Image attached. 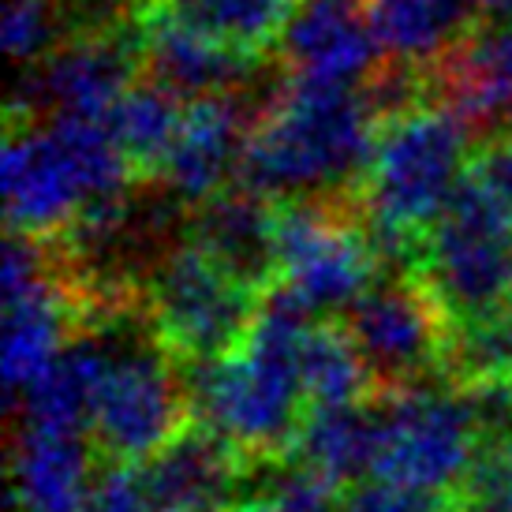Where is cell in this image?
<instances>
[{
	"label": "cell",
	"instance_id": "29",
	"mask_svg": "<svg viewBox=\"0 0 512 512\" xmlns=\"http://www.w3.org/2000/svg\"><path fill=\"white\" fill-rule=\"evenodd\" d=\"M468 176L483 187L486 195H490V202L512 221V135L486 139L475 150V157H471Z\"/></svg>",
	"mask_w": 512,
	"mask_h": 512
},
{
	"label": "cell",
	"instance_id": "16",
	"mask_svg": "<svg viewBox=\"0 0 512 512\" xmlns=\"http://www.w3.org/2000/svg\"><path fill=\"white\" fill-rule=\"evenodd\" d=\"M131 19L139 23L143 72L150 75V83L165 86L169 94H176L187 105L202 98L236 94L258 68V60L243 57L228 45L210 42L195 30L165 19V15L131 12Z\"/></svg>",
	"mask_w": 512,
	"mask_h": 512
},
{
	"label": "cell",
	"instance_id": "21",
	"mask_svg": "<svg viewBox=\"0 0 512 512\" xmlns=\"http://www.w3.org/2000/svg\"><path fill=\"white\" fill-rule=\"evenodd\" d=\"M370 23L393 64L430 68L471 30L483 0H367Z\"/></svg>",
	"mask_w": 512,
	"mask_h": 512
},
{
	"label": "cell",
	"instance_id": "7",
	"mask_svg": "<svg viewBox=\"0 0 512 512\" xmlns=\"http://www.w3.org/2000/svg\"><path fill=\"white\" fill-rule=\"evenodd\" d=\"M412 273L449 322L512 303V221L471 176L423 236Z\"/></svg>",
	"mask_w": 512,
	"mask_h": 512
},
{
	"label": "cell",
	"instance_id": "18",
	"mask_svg": "<svg viewBox=\"0 0 512 512\" xmlns=\"http://www.w3.org/2000/svg\"><path fill=\"white\" fill-rule=\"evenodd\" d=\"M94 445L83 434L23 427L12 445V501L19 512H90Z\"/></svg>",
	"mask_w": 512,
	"mask_h": 512
},
{
	"label": "cell",
	"instance_id": "28",
	"mask_svg": "<svg viewBox=\"0 0 512 512\" xmlns=\"http://www.w3.org/2000/svg\"><path fill=\"white\" fill-rule=\"evenodd\" d=\"M341 505L344 512H456V501L445 494H419V490H404L378 479L348 490Z\"/></svg>",
	"mask_w": 512,
	"mask_h": 512
},
{
	"label": "cell",
	"instance_id": "26",
	"mask_svg": "<svg viewBox=\"0 0 512 512\" xmlns=\"http://www.w3.org/2000/svg\"><path fill=\"white\" fill-rule=\"evenodd\" d=\"M72 34H64V15L53 0H8L4 8V49L19 64H42Z\"/></svg>",
	"mask_w": 512,
	"mask_h": 512
},
{
	"label": "cell",
	"instance_id": "12",
	"mask_svg": "<svg viewBox=\"0 0 512 512\" xmlns=\"http://www.w3.org/2000/svg\"><path fill=\"white\" fill-rule=\"evenodd\" d=\"M382 42L370 23L367 0H299L296 15L281 38V60L288 79L326 86H359L374 79Z\"/></svg>",
	"mask_w": 512,
	"mask_h": 512
},
{
	"label": "cell",
	"instance_id": "9",
	"mask_svg": "<svg viewBox=\"0 0 512 512\" xmlns=\"http://www.w3.org/2000/svg\"><path fill=\"white\" fill-rule=\"evenodd\" d=\"M143 75V38L139 23H101L75 27L42 64H34L19 86L8 116L12 120H49V116H83L105 120L120 98Z\"/></svg>",
	"mask_w": 512,
	"mask_h": 512
},
{
	"label": "cell",
	"instance_id": "19",
	"mask_svg": "<svg viewBox=\"0 0 512 512\" xmlns=\"http://www.w3.org/2000/svg\"><path fill=\"white\" fill-rule=\"evenodd\" d=\"M296 8L299 0H135V12L165 15L251 60L281 49Z\"/></svg>",
	"mask_w": 512,
	"mask_h": 512
},
{
	"label": "cell",
	"instance_id": "23",
	"mask_svg": "<svg viewBox=\"0 0 512 512\" xmlns=\"http://www.w3.org/2000/svg\"><path fill=\"white\" fill-rule=\"evenodd\" d=\"M184 109L187 105H180V98L169 94L165 86L135 83L113 113L105 116V128L124 150L139 180H161V169L184 124Z\"/></svg>",
	"mask_w": 512,
	"mask_h": 512
},
{
	"label": "cell",
	"instance_id": "25",
	"mask_svg": "<svg viewBox=\"0 0 512 512\" xmlns=\"http://www.w3.org/2000/svg\"><path fill=\"white\" fill-rule=\"evenodd\" d=\"M441 382L468 397L512 389V303L453 322Z\"/></svg>",
	"mask_w": 512,
	"mask_h": 512
},
{
	"label": "cell",
	"instance_id": "24",
	"mask_svg": "<svg viewBox=\"0 0 512 512\" xmlns=\"http://www.w3.org/2000/svg\"><path fill=\"white\" fill-rule=\"evenodd\" d=\"M299 374L303 393L314 408H356L378 397V385L370 378L367 363L359 356L356 341L337 322H314L303 337L299 352Z\"/></svg>",
	"mask_w": 512,
	"mask_h": 512
},
{
	"label": "cell",
	"instance_id": "15",
	"mask_svg": "<svg viewBox=\"0 0 512 512\" xmlns=\"http://www.w3.org/2000/svg\"><path fill=\"white\" fill-rule=\"evenodd\" d=\"M247 131L251 124H243L240 94L191 101L169 161L161 169V180L176 199L191 206L225 195L228 187H236L232 176H240Z\"/></svg>",
	"mask_w": 512,
	"mask_h": 512
},
{
	"label": "cell",
	"instance_id": "6",
	"mask_svg": "<svg viewBox=\"0 0 512 512\" xmlns=\"http://www.w3.org/2000/svg\"><path fill=\"white\" fill-rule=\"evenodd\" d=\"M356 195L277 202V285L311 314L348 311L382 273Z\"/></svg>",
	"mask_w": 512,
	"mask_h": 512
},
{
	"label": "cell",
	"instance_id": "10",
	"mask_svg": "<svg viewBox=\"0 0 512 512\" xmlns=\"http://www.w3.org/2000/svg\"><path fill=\"white\" fill-rule=\"evenodd\" d=\"M341 326L356 341L378 397L441 378L453 322L412 270L378 277L341 314Z\"/></svg>",
	"mask_w": 512,
	"mask_h": 512
},
{
	"label": "cell",
	"instance_id": "2",
	"mask_svg": "<svg viewBox=\"0 0 512 512\" xmlns=\"http://www.w3.org/2000/svg\"><path fill=\"white\" fill-rule=\"evenodd\" d=\"M378 124L367 90L288 79L247 131L240 184L273 202L356 195Z\"/></svg>",
	"mask_w": 512,
	"mask_h": 512
},
{
	"label": "cell",
	"instance_id": "11",
	"mask_svg": "<svg viewBox=\"0 0 512 512\" xmlns=\"http://www.w3.org/2000/svg\"><path fill=\"white\" fill-rule=\"evenodd\" d=\"M4 206L12 236L64 240L101 210L83 169L49 120H12L4 131Z\"/></svg>",
	"mask_w": 512,
	"mask_h": 512
},
{
	"label": "cell",
	"instance_id": "5",
	"mask_svg": "<svg viewBox=\"0 0 512 512\" xmlns=\"http://www.w3.org/2000/svg\"><path fill=\"white\" fill-rule=\"evenodd\" d=\"M378 453L374 479L419 494H445L468 483L483 453V427L468 393L453 385H412L374 397Z\"/></svg>",
	"mask_w": 512,
	"mask_h": 512
},
{
	"label": "cell",
	"instance_id": "14",
	"mask_svg": "<svg viewBox=\"0 0 512 512\" xmlns=\"http://www.w3.org/2000/svg\"><path fill=\"white\" fill-rule=\"evenodd\" d=\"M247 468L251 464L225 438L195 423L139 475L157 512H232Z\"/></svg>",
	"mask_w": 512,
	"mask_h": 512
},
{
	"label": "cell",
	"instance_id": "3",
	"mask_svg": "<svg viewBox=\"0 0 512 512\" xmlns=\"http://www.w3.org/2000/svg\"><path fill=\"white\" fill-rule=\"evenodd\" d=\"M471 135L468 120L438 98L415 101L378 124L356 202L374 251L393 270H412L423 236L468 180Z\"/></svg>",
	"mask_w": 512,
	"mask_h": 512
},
{
	"label": "cell",
	"instance_id": "4",
	"mask_svg": "<svg viewBox=\"0 0 512 512\" xmlns=\"http://www.w3.org/2000/svg\"><path fill=\"white\" fill-rule=\"evenodd\" d=\"M262 296L187 240L154 262L143 318L172 359L206 367L240 348Z\"/></svg>",
	"mask_w": 512,
	"mask_h": 512
},
{
	"label": "cell",
	"instance_id": "32",
	"mask_svg": "<svg viewBox=\"0 0 512 512\" xmlns=\"http://www.w3.org/2000/svg\"><path fill=\"white\" fill-rule=\"evenodd\" d=\"M483 8H490V12L501 15L505 23H512V0H483Z\"/></svg>",
	"mask_w": 512,
	"mask_h": 512
},
{
	"label": "cell",
	"instance_id": "8",
	"mask_svg": "<svg viewBox=\"0 0 512 512\" xmlns=\"http://www.w3.org/2000/svg\"><path fill=\"white\" fill-rule=\"evenodd\" d=\"M195 427L191 385L180 382V359L161 341H135L113 352L90 419V445L105 468H143Z\"/></svg>",
	"mask_w": 512,
	"mask_h": 512
},
{
	"label": "cell",
	"instance_id": "13",
	"mask_svg": "<svg viewBox=\"0 0 512 512\" xmlns=\"http://www.w3.org/2000/svg\"><path fill=\"white\" fill-rule=\"evenodd\" d=\"M430 98L453 105L471 131L512 135V23L471 27L427 68Z\"/></svg>",
	"mask_w": 512,
	"mask_h": 512
},
{
	"label": "cell",
	"instance_id": "30",
	"mask_svg": "<svg viewBox=\"0 0 512 512\" xmlns=\"http://www.w3.org/2000/svg\"><path fill=\"white\" fill-rule=\"evenodd\" d=\"M90 512H157L135 468H105L94 486Z\"/></svg>",
	"mask_w": 512,
	"mask_h": 512
},
{
	"label": "cell",
	"instance_id": "22",
	"mask_svg": "<svg viewBox=\"0 0 512 512\" xmlns=\"http://www.w3.org/2000/svg\"><path fill=\"white\" fill-rule=\"evenodd\" d=\"M109 359H113V352L98 341V333H83L57 359V367L19 397L30 427L68 430V434L90 430L98 393L105 385V374H109Z\"/></svg>",
	"mask_w": 512,
	"mask_h": 512
},
{
	"label": "cell",
	"instance_id": "17",
	"mask_svg": "<svg viewBox=\"0 0 512 512\" xmlns=\"http://www.w3.org/2000/svg\"><path fill=\"white\" fill-rule=\"evenodd\" d=\"M191 243L255 292L277 285V202L251 187L236 184L195 206Z\"/></svg>",
	"mask_w": 512,
	"mask_h": 512
},
{
	"label": "cell",
	"instance_id": "1",
	"mask_svg": "<svg viewBox=\"0 0 512 512\" xmlns=\"http://www.w3.org/2000/svg\"><path fill=\"white\" fill-rule=\"evenodd\" d=\"M311 326V311L281 288H270L240 348L217 363L191 367L199 427L225 438L251 468L285 464L296 453L299 430L311 415L299 374V352Z\"/></svg>",
	"mask_w": 512,
	"mask_h": 512
},
{
	"label": "cell",
	"instance_id": "27",
	"mask_svg": "<svg viewBox=\"0 0 512 512\" xmlns=\"http://www.w3.org/2000/svg\"><path fill=\"white\" fill-rule=\"evenodd\" d=\"M453 501L456 512H512V438L486 441Z\"/></svg>",
	"mask_w": 512,
	"mask_h": 512
},
{
	"label": "cell",
	"instance_id": "31",
	"mask_svg": "<svg viewBox=\"0 0 512 512\" xmlns=\"http://www.w3.org/2000/svg\"><path fill=\"white\" fill-rule=\"evenodd\" d=\"M232 512H288V505L273 490H266V494H258V498H247V501H240Z\"/></svg>",
	"mask_w": 512,
	"mask_h": 512
},
{
	"label": "cell",
	"instance_id": "20",
	"mask_svg": "<svg viewBox=\"0 0 512 512\" xmlns=\"http://www.w3.org/2000/svg\"><path fill=\"white\" fill-rule=\"evenodd\" d=\"M374 453H378V408L356 404V408H314L299 430L292 460L299 471H307L326 486L341 490L363 475H374Z\"/></svg>",
	"mask_w": 512,
	"mask_h": 512
}]
</instances>
